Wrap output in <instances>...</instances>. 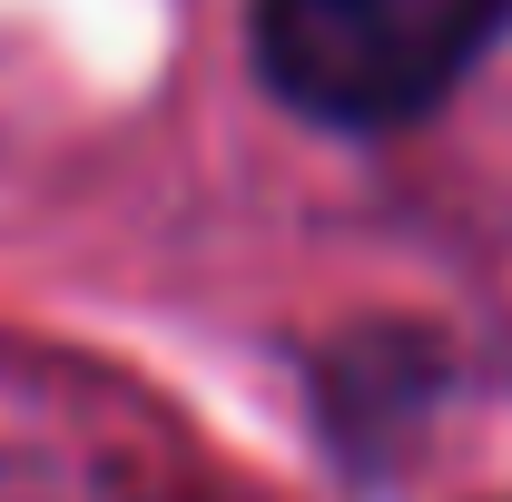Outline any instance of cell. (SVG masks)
Here are the masks:
<instances>
[{"label":"cell","mask_w":512,"mask_h":502,"mask_svg":"<svg viewBox=\"0 0 512 502\" xmlns=\"http://www.w3.org/2000/svg\"><path fill=\"white\" fill-rule=\"evenodd\" d=\"M512 30V0H256L247 60L316 128L384 138L434 119Z\"/></svg>","instance_id":"cell-1"}]
</instances>
